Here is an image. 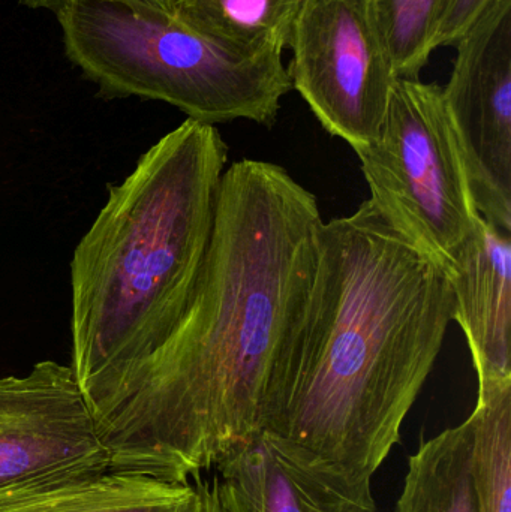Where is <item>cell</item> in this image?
Segmentation results:
<instances>
[{
	"label": "cell",
	"mask_w": 511,
	"mask_h": 512,
	"mask_svg": "<svg viewBox=\"0 0 511 512\" xmlns=\"http://www.w3.org/2000/svg\"><path fill=\"white\" fill-rule=\"evenodd\" d=\"M323 222L315 195L281 165L225 168L185 313L90 406L110 471L188 483L263 433L308 306Z\"/></svg>",
	"instance_id": "6da1fadb"
},
{
	"label": "cell",
	"mask_w": 511,
	"mask_h": 512,
	"mask_svg": "<svg viewBox=\"0 0 511 512\" xmlns=\"http://www.w3.org/2000/svg\"><path fill=\"white\" fill-rule=\"evenodd\" d=\"M453 310L443 265L369 201L323 222L308 306L263 432L312 465L371 483L401 439Z\"/></svg>",
	"instance_id": "7a4b0ae2"
},
{
	"label": "cell",
	"mask_w": 511,
	"mask_h": 512,
	"mask_svg": "<svg viewBox=\"0 0 511 512\" xmlns=\"http://www.w3.org/2000/svg\"><path fill=\"white\" fill-rule=\"evenodd\" d=\"M227 162L218 128L185 120L110 189L75 248L69 366L89 408L149 358L185 313Z\"/></svg>",
	"instance_id": "3957f363"
},
{
	"label": "cell",
	"mask_w": 511,
	"mask_h": 512,
	"mask_svg": "<svg viewBox=\"0 0 511 512\" xmlns=\"http://www.w3.org/2000/svg\"><path fill=\"white\" fill-rule=\"evenodd\" d=\"M66 56L108 96L173 105L197 122L273 126L291 92L282 54L237 56L156 0H63Z\"/></svg>",
	"instance_id": "277c9868"
},
{
	"label": "cell",
	"mask_w": 511,
	"mask_h": 512,
	"mask_svg": "<svg viewBox=\"0 0 511 512\" xmlns=\"http://www.w3.org/2000/svg\"><path fill=\"white\" fill-rule=\"evenodd\" d=\"M356 155L369 203L449 273L482 215L440 84L396 78L377 138Z\"/></svg>",
	"instance_id": "5b68a950"
},
{
	"label": "cell",
	"mask_w": 511,
	"mask_h": 512,
	"mask_svg": "<svg viewBox=\"0 0 511 512\" xmlns=\"http://www.w3.org/2000/svg\"><path fill=\"white\" fill-rule=\"evenodd\" d=\"M288 48L291 89L320 125L354 152L372 143L398 77L369 0H305Z\"/></svg>",
	"instance_id": "8992f818"
},
{
	"label": "cell",
	"mask_w": 511,
	"mask_h": 512,
	"mask_svg": "<svg viewBox=\"0 0 511 512\" xmlns=\"http://www.w3.org/2000/svg\"><path fill=\"white\" fill-rule=\"evenodd\" d=\"M105 471L110 460L71 366L41 361L0 378V502Z\"/></svg>",
	"instance_id": "52a82bcc"
},
{
	"label": "cell",
	"mask_w": 511,
	"mask_h": 512,
	"mask_svg": "<svg viewBox=\"0 0 511 512\" xmlns=\"http://www.w3.org/2000/svg\"><path fill=\"white\" fill-rule=\"evenodd\" d=\"M455 48L444 105L477 210L511 234V0H494Z\"/></svg>",
	"instance_id": "ba28073f"
},
{
	"label": "cell",
	"mask_w": 511,
	"mask_h": 512,
	"mask_svg": "<svg viewBox=\"0 0 511 512\" xmlns=\"http://www.w3.org/2000/svg\"><path fill=\"white\" fill-rule=\"evenodd\" d=\"M224 512H377L371 483H356L260 433L216 465Z\"/></svg>",
	"instance_id": "9c48e42d"
},
{
	"label": "cell",
	"mask_w": 511,
	"mask_h": 512,
	"mask_svg": "<svg viewBox=\"0 0 511 512\" xmlns=\"http://www.w3.org/2000/svg\"><path fill=\"white\" fill-rule=\"evenodd\" d=\"M479 393L511 385V240L480 216L449 273Z\"/></svg>",
	"instance_id": "30bf717a"
},
{
	"label": "cell",
	"mask_w": 511,
	"mask_h": 512,
	"mask_svg": "<svg viewBox=\"0 0 511 512\" xmlns=\"http://www.w3.org/2000/svg\"><path fill=\"white\" fill-rule=\"evenodd\" d=\"M200 484L105 471L48 484L0 502V512H188Z\"/></svg>",
	"instance_id": "8fae6325"
},
{
	"label": "cell",
	"mask_w": 511,
	"mask_h": 512,
	"mask_svg": "<svg viewBox=\"0 0 511 512\" xmlns=\"http://www.w3.org/2000/svg\"><path fill=\"white\" fill-rule=\"evenodd\" d=\"M474 420L420 445L408 460L396 512H479L473 475Z\"/></svg>",
	"instance_id": "7c38bea8"
},
{
	"label": "cell",
	"mask_w": 511,
	"mask_h": 512,
	"mask_svg": "<svg viewBox=\"0 0 511 512\" xmlns=\"http://www.w3.org/2000/svg\"><path fill=\"white\" fill-rule=\"evenodd\" d=\"M305 0H177L192 29L237 56L282 54Z\"/></svg>",
	"instance_id": "4fadbf2b"
},
{
	"label": "cell",
	"mask_w": 511,
	"mask_h": 512,
	"mask_svg": "<svg viewBox=\"0 0 511 512\" xmlns=\"http://www.w3.org/2000/svg\"><path fill=\"white\" fill-rule=\"evenodd\" d=\"M473 475L479 512H511V385L479 393Z\"/></svg>",
	"instance_id": "5bb4252c"
},
{
	"label": "cell",
	"mask_w": 511,
	"mask_h": 512,
	"mask_svg": "<svg viewBox=\"0 0 511 512\" xmlns=\"http://www.w3.org/2000/svg\"><path fill=\"white\" fill-rule=\"evenodd\" d=\"M447 0H369L396 77L420 78Z\"/></svg>",
	"instance_id": "9a60e30c"
},
{
	"label": "cell",
	"mask_w": 511,
	"mask_h": 512,
	"mask_svg": "<svg viewBox=\"0 0 511 512\" xmlns=\"http://www.w3.org/2000/svg\"><path fill=\"white\" fill-rule=\"evenodd\" d=\"M494 0H447L434 38V50L455 47Z\"/></svg>",
	"instance_id": "2e32d148"
},
{
	"label": "cell",
	"mask_w": 511,
	"mask_h": 512,
	"mask_svg": "<svg viewBox=\"0 0 511 512\" xmlns=\"http://www.w3.org/2000/svg\"><path fill=\"white\" fill-rule=\"evenodd\" d=\"M200 484V495H198L197 504L188 512H224L221 504H219L218 495H216L215 487L207 483Z\"/></svg>",
	"instance_id": "e0dca14e"
},
{
	"label": "cell",
	"mask_w": 511,
	"mask_h": 512,
	"mask_svg": "<svg viewBox=\"0 0 511 512\" xmlns=\"http://www.w3.org/2000/svg\"><path fill=\"white\" fill-rule=\"evenodd\" d=\"M20 2L30 6V8L54 9L56 11L63 0H20Z\"/></svg>",
	"instance_id": "ac0fdd59"
},
{
	"label": "cell",
	"mask_w": 511,
	"mask_h": 512,
	"mask_svg": "<svg viewBox=\"0 0 511 512\" xmlns=\"http://www.w3.org/2000/svg\"><path fill=\"white\" fill-rule=\"evenodd\" d=\"M156 2L161 3V5L167 6V8H174L177 0H156Z\"/></svg>",
	"instance_id": "d6986e66"
}]
</instances>
